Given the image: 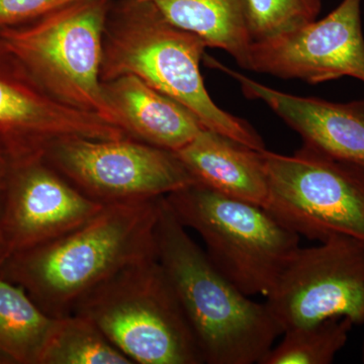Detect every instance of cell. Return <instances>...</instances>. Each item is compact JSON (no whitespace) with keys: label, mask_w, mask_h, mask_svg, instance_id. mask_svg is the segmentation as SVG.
<instances>
[{"label":"cell","mask_w":364,"mask_h":364,"mask_svg":"<svg viewBox=\"0 0 364 364\" xmlns=\"http://www.w3.org/2000/svg\"><path fill=\"white\" fill-rule=\"evenodd\" d=\"M159 198L107 205L68 233L11 254L0 274L54 318L70 316L86 294L131 263L152 255Z\"/></svg>","instance_id":"1"},{"label":"cell","mask_w":364,"mask_h":364,"mask_svg":"<svg viewBox=\"0 0 364 364\" xmlns=\"http://www.w3.org/2000/svg\"><path fill=\"white\" fill-rule=\"evenodd\" d=\"M156 257L208 364H260L282 330L267 304L222 274L189 236L165 196L155 228Z\"/></svg>","instance_id":"2"},{"label":"cell","mask_w":364,"mask_h":364,"mask_svg":"<svg viewBox=\"0 0 364 364\" xmlns=\"http://www.w3.org/2000/svg\"><path fill=\"white\" fill-rule=\"evenodd\" d=\"M207 48L150 2L119 0L112 2L105 26L100 78L136 76L186 107L208 130L251 149H267L250 124L224 111L208 93L200 71Z\"/></svg>","instance_id":"3"},{"label":"cell","mask_w":364,"mask_h":364,"mask_svg":"<svg viewBox=\"0 0 364 364\" xmlns=\"http://www.w3.org/2000/svg\"><path fill=\"white\" fill-rule=\"evenodd\" d=\"M73 314L90 320L133 364L205 363L156 252L114 273Z\"/></svg>","instance_id":"4"},{"label":"cell","mask_w":364,"mask_h":364,"mask_svg":"<svg viewBox=\"0 0 364 364\" xmlns=\"http://www.w3.org/2000/svg\"><path fill=\"white\" fill-rule=\"evenodd\" d=\"M112 6L78 0L26 26L0 28V45L55 100L117 126L100 78Z\"/></svg>","instance_id":"5"},{"label":"cell","mask_w":364,"mask_h":364,"mask_svg":"<svg viewBox=\"0 0 364 364\" xmlns=\"http://www.w3.org/2000/svg\"><path fill=\"white\" fill-rule=\"evenodd\" d=\"M165 198L181 224L202 237L213 264L249 296L267 298L301 247L299 235L264 208L198 182Z\"/></svg>","instance_id":"6"},{"label":"cell","mask_w":364,"mask_h":364,"mask_svg":"<svg viewBox=\"0 0 364 364\" xmlns=\"http://www.w3.org/2000/svg\"><path fill=\"white\" fill-rule=\"evenodd\" d=\"M268 181L263 208L289 230L324 242H364V171L303 145L294 155L261 151Z\"/></svg>","instance_id":"7"},{"label":"cell","mask_w":364,"mask_h":364,"mask_svg":"<svg viewBox=\"0 0 364 364\" xmlns=\"http://www.w3.org/2000/svg\"><path fill=\"white\" fill-rule=\"evenodd\" d=\"M45 160L81 193L102 205L156 200L196 183L173 152L126 136H68Z\"/></svg>","instance_id":"8"},{"label":"cell","mask_w":364,"mask_h":364,"mask_svg":"<svg viewBox=\"0 0 364 364\" xmlns=\"http://www.w3.org/2000/svg\"><path fill=\"white\" fill-rule=\"evenodd\" d=\"M265 304L282 332L332 318L364 325V242L334 236L299 247Z\"/></svg>","instance_id":"9"},{"label":"cell","mask_w":364,"mask_h":364,"mask_svg":"<svg viewBox=\"0 0 364 364\" xmlns=\"http://www.w3.org/2000/svg\"><path fill=\"white\" fill-rule=\"evenodd\" d=\"M363 0H342L325 18L252 42L245 70L320 85L352 77L364 85Z\"/></svg>","instance_id":"10"},{"label":"cell","mask_w":364,"mask_h":364,"mask_svg":"<svg viewBox=\"0 0 364 364\" xmlns=\"http://www.w3.org/2000/svg\"><path fill=\"white\" fill-rule=\"evenodd\" d=\"M104 207L81 193L44 157L11 163L0 212L6 258L68 233Z\"/></svg>","instance_id":"11"},{"label":"cell","mask_w":364,"mask_h":364,"mask_svg":"<svg viewBox=\"0 0 364 364\" xmlns=\"http://www.w3.org/2000/svg\"><path fill=\"white\" fill-rule=\"evenodd\" d=\"M68 136H128L104 119L52 97L0 45V142L11 163L44 157L53 143Z\"/></svg>","instance_id":"12"},{"label":"cell","mask_w":364,"mask_h":364,"mask_svg":"<svg viewBox=\"0 0 364 364\" xmlns=\"http://www.w3.org/2000/svg\"><path fill=\"white\" fill-rule=\"evenodd\" d=\"M205 64L233 78L244 97L259 100L303 139V145L364 171V100L333 102L282 92L205 55Z\"/></svg>","instance_id":"13"},{"label":"cell","mask_w":364,"mask_h":364,"mask_svg":"<svg viewBox=\"0 0 364 364\" xmlns=\"http://www.w3.org/2000/svg\"><path fill=\"white\" fill-rule=\"evenodd\" d=\"M117 126L131 138L176 152L205 129L186 107L134 75L102 82Z\"/></svg>","instance_id":"14"},{"label":"cell","mask_w":364,"mask_h":364,"mask_svg":"<svg viewBox=\"0 0 364 364\" xmlns=\"http://www.w3.org/2000/svg\"><path fill=\"white\" fill-rule=\"evenodd\" d=\"M261 151L203 129L174 154L198 183L263 207L268 181Z\"/></svg>","instance_id":"15"},{"label":"cell","mask_w":364,"mask_h":364,"mask_svg":"<svg viewBox=\"0 0 364 364\" xmlns=\"http://www.w3.org/2000/svg\"><path fill=\"white\" fill-rule=\"evenodd\" d=\"M182 30L195 33L208 48H217L246 69L252 44L246 0H145Z\"/></svg>","instance_id":"16"},{"label":"cell","mask_w":364,"mask_h":364,"mask_svg":"<svg viewBox=\"0 0 364 364\" xmlns=\"http://www.w3.org/2000/svg\"><path fill=\"white\" fill-rule=\"evenodd\" d=\"M56 318L0 274V363L39 364Z\"/></svg>","instance_id":"17"},{"label":"cell","mask_w":364,"mask_h":364,"mask_svg":"<svg viewBox=\"0 0 364 364\" xmlns=\"http://www.w3.org/2000/svg\"><path fill=\"white\" fill-rule=\"evenodd\" d=\"M39 364H133L104 333L81 316L57 318Z\"/></svg>","instance_id":"18"},{"label":"cell","mask_w":364,"mask_h":364,"mask_svg":"<svg viewBox=\"0 0 364 364\" xmlns=\"http://www.w3.org/2000/svg\"><path fill=\"white\" fill-rule=\"evenodd\" d=\"M353 323L348 318H332L282 333L260 364H330L346 345Z\"/></svg>","instance_id":"19"},{"label":"cell","mask_w":364,"mask_h":364,"mask_svg":"<svg viewBox=\"0 0 364 364\" xmlns=\"http://www.w3.org/2000/svg\"><path fill=\"white\" fill-rule=\"evenodd\" d=\"M322 0H246V18L252 42L291 32L317 20Z\"/></svg>","instance_id":"20"},{"label":"cell","mask_w":364,"mask_h":364,"mask_svg":"<svg viewBox=\"0 0 364 364\" xmlns=\"http://www.w3.org/2000/svg\"><path fill=\"white\" fill-rule=\"evenodd\" d=\"M78 0H0V28L20 26Z\"/></svg>","instance_id":"21"},{"label":"cell","mask_w":364,"mask_h":364,"mask_svg":"<svg viewBox=\"0 0 364 364\" xmlns=\"http://www.w3.org/2000/svg\"><path fill=\"white\" fill-rule=\"evenodd\" d=\"M11 161L9 153L2 143L0 142V212L4 205V196L11 174Z\"/></svg>","instance_id":"22"},{"label":"cell","mask_w":364,"mask_h":364,"mask_svg":"<svg viewBox=\"0 0 364 364\" xmlns=\"http://www.w3.org/2000/svg\"><path fill=\"white\" fill-rule=\"evenodd\" d=\"M6 259V249H4V241H2L1 234H0V265Z\"/></svg>","instance_id":"23"},{"label":"cell","mask_w":364,"mask_h":364,"mask_svg":"<svg viewBox=\"0 0 364 364\" xmlns=\"http://www.w3.org/2000/svg\"><path fill=\"white\" fill-rule=\"evenodd\" d=\"M361 360H363V363H364V340L363 343V350H361Z\"/></svg>","instance_id":"24"},{"label":"cell","mask_w":364,"mask_h":364,"mask_svg":"<svg viewBox=\"0 0 364 364\" xmlns=\"http://www.w3.org/2000/svg\"></svg>","instance_id":"25"}]
</instances>
